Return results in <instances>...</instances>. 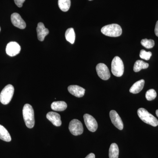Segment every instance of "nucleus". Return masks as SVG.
<instances>
[{
    "label": "nucleus",
    "mask_w": 158,
    "mask_h": 158,
    "mask_svg": "<svg viewBox=\"0 0 158 158\" xmlns=\"http://www.w3.org/2000/svg\"><path fill=\"white\" fill-rule=\"evenodd\" d=\"M155 33L156 36L158 37V21H157L156 23L155 29Z\"/></svg>",
    "instance_id": "nucleus-26"
},
{
    "label": "nucleus",
    "mask_w": 158,
    "mask_h": 158,
    "mask_svg": "<svg viewBox=\"0 0 158 158\" xmlns=\"http://www.w3.org/2000/svg\"><path fill=\"white\" fill-rule=\"evenodd\" d=\"M95 155L93 153H91L89 154V155H88L85 158H95Z\"/></svg>",
    "instance_id": "nucleus-27"
},
{
    "label": "nucleus",
    "mask_w": 158,
    "mask_h": 158,
    "mask_svg": "<svg viewBox=\"0 0 158 158\" xmlns=\"http://www.w3.org/2000/svg\"><path fill=\"white\" fill-rule=\"evenodd\" d=\"M67 107V104L64 101L54 102L51 105L52 110L56 111H63Z\"/></svg>",
    "instance_id": "nucleus-16"
},
{
    "label": "nucleus",
    "mask_w": 158,
    "mask_h": 158,
    "mask_svg": "<svg viewBox=\"0 0 158 158\" xmlns=\"http://www.w3.org/2000/svg\"><path fill=\"white\" fill-rule=\"evenodd\" d=\"M156 96L157 94L156 90L152 89L148 90L145 94V97L148 101H152L155 99Z\"/></svg>",
    "instance_id": "nucleus-23"
},
{
    "label": "nucleus",
    "mask_w": 158,
    "mask_h": 158,
    "mask_svg": "<svg viewBox=\"0 0 158 158\" xmlns=\"http://www.w3.org/2000/svg\"><path fill=\"white\" fill-rule=\"evenodd\" d=\"M152 56V53L151 52H146L144 50H141L140 52V58L144 60H149Z\"/></svg>",
    "instance_id": "nucleus-24"
},
{
    "label": "nucleus",
    "mask_w": 158,
    "mask_h": 158,
    "mask_svg": "<svg viewBox=\"0 0 158 158\" xmlns=\"http://www.w3.org/2000/svg\"><path fill=\"white\" fill-rule=\"evenodd\" d=\"M84 121L87 128L90 131H96L98 127L97 122L93 116L88 114H85L84 116Z\"/></svg>",
    "instance_id": "nucleus-8"
},
{
    "label": "nucleus",
    "mask_w": 158,
    "mask_h": 158,
    "mask_svg": "<svg viewBox=\"0 0 158 158\" xmlns=\"http://www.w3.org/2000/svg\"><path fill=\"white\" fill-rule=\"evenodd\" d=\"M37 38L38 40L40 41H44L46 36H47L49 33L48 29L44 27L43 23H39L37 24Z\"/></svg>",
    "instance_id": "nucleus-12"
},
{
    "label": "nucleus",
    "mask_w": 158,
    "mask_h": 158,
    "mask_svg": "<svg viewBox=\"0 0 158 158\" xmlns=\"http://www.w3.org/2000/svg\"><path fill=\"white\" fill-rule=\"evenodd\" d=\"M1 27H0V31H1Z\"/></svg>",
    "instance_id": "nucleus-29"
},
{
    "label": "nucleus",
    "mask_w": 158,
    "mask_h": 158,
    "mask_svg": "<svg viewBox=\"0 0 158 158\" xmlns=\"http://www.w3.org/2000/svg\"><path fill=\"white\" fill-rule=\"evenodd\" d=\"M110 116L113 124L118 129H123V123L117 112L115 110H111L110 112Z\"/></svg>",
    "instance_id": "nucleus-10"
},
{
    "label": "nucleus",
    "mask_w": 158,
    "mask_h": 158,
    "mask_svg": "<svg viewBox=\"0 0 158 158\" xmlns=\"http://www.w3.org/2000/svg\"><path fill=\"white\" fill-rule=\"evenodd\" d=\"M59 8L62 11L66 12L69 10L71 6L70 0H58Z\"/></svg>",
    "instance_id": "nucleus-21"
},
{
    "label": "nucleus",
    "mask_w": 158,
    "mask_h": 158,
    "mask_svg": "<svg viewBox=\"0 0 158 158\" xmlns=\"http://www.w3.org/2000/svg\"><path fill=\"white\" fill-rule=\"evenodd\" d=\"M65 39L72 44L74 43L75 40V33L73 28H70L66 30L65 33Z\"/></svg>",
    "instance_id": "nucleus-20"
},
{
    "label": "nucleus",
    "mask_w": 158,
    "mask_h": 158,
    "mask_svg": "<svg viewBox=\"0 0 158 158\" xmlns=\"http://www.w3.org/2000/svg\"><path fill=\"white\" fill-rule=\"evenodd\" d=\"M11 19L12 24L20 29H24L26 27L25 22L22 18L21 16L17 13L11 14Z\"/></svg>",
    "instance_id": "nucleus-11"
},
{
    "label": "nucleus",
    "mask_w": 158,
    "mask_h": 158,
    "mask_svg": "<svg viewBox=\"0 0 158 158\" xmlns=\"http://www.w3.org/2000/svg\"><path fill=\"white\" fill-rule=\"evenodd\" d=\"M46 117L55 126L59 127L62 124L61 116L58 113L50 112L46 115Z\"/></svg>",
    "instance_id": "nucleus-14"
},
{
    "label": "nucleus",
    "mask_w": 158,
    "mask_h": 158,
    "mask_svg": "<svg viewBox=\"0 0 158 158\" xmlns=\"http://www.w3.org/2000/svg\"><path fill=\"white\" fill-rule=\"evenodd\" d=\"M148 66H149V64L148 63L144 62L142 60H137L135 63L133 69L135 72H138L141 69H145L148 68Z\"/></svg>",
    "instance_id": "nucleus-18"
},
{
    "label": "nucleus",
    "mask_w": 158,
    "mask_h": 158,
    "mask_svg": "<svg viewBox=\"0 0 158 158\" xmlns=\"http://www.w3.org/2000/svg\"><path fill=\"white\" fill-rule=\"evenodd\" d=\"M68 90L71 94L77 98H81L85 95V89L78 85H70L69 86Z\"/></svg>",
    "instance_id": "nucleus-13"
},
{
    "label": "nucleus",
    "mask_w": 158,
    "mask_h": 158,
    "mask_svg": "<svg viewBox=\"0 0 158 158\" xmlns=\"http://www.w3.org/2000/svg\"><path fill=\"white\" fill-rule=\"evenodd\" d=\"M25 1V0H14L15 3L19 8L22 7L23 4L24 2Z\"/></svg>",
    "instance_id": "nucleus-25"
},
{
    "label": "nucleus",
    "mask_w": 158,
    "mask_h": 158,
    "mask_svg": "<svg viewBox=\"0 0 158 158\" xmlns=\"http://www.w3.org/2000/svg\"><path fill=\"white\" fill-rule=\"evenodd\" d=\"M23 117L26 126L29 128H32L35 124L34 110L32 106L28 104L24 106L23 110Z\"/></svg>",
    "instance_id": "nucleus-1"
},
{
    "label": "nucleus",
    "mask_w": 158,
    "mask_h": 158,
    "mask_svg": "<svg viewBox=\"0 0 158 158\" xmlns=\"http://www.w3.org/2000/svg\"><path fill=\"white\" fill-rule=\"evenodd\" d=\"M101 32L104 35L111 37H118L122 33L121 27L117 24H112L103 27Z\"/></svg>",
    "instance_id": "nucleus-2"
},
{
    "label": "nucleus",
    "mask_w": 158,
    "mask_h": 158,
    "mask_svg": "<svg viewBox=\"0 0 158 158\" xmlns=\"http://www.w3.org/2000/svg\"><path fill=\"white\" fill-rule=\"evenodd\" d=\"M119 150L117 144L113 143L111 144L109 149V157L110 158H118Z\"/></svg>",
    "instance_id": "nucleus-19"
},
{
    "label": "nucleus",
    "mask_w": 158,
    "mask_h": 158,
    "mask_svg": "<svg viewBox=\"0 0 158 158\" xmlns=\"http://www.w3.org/2000/svg\"><path fill=\"white\" fill-rule=\"evenodd\" d=\"M144 80H141L136 82L130 88V92L134 94L139 93L144 88Z\"/></svg>",
    "instance_id": "nucleus-15"
},
{
    "label": "nucleus",
    "mask_w": 158,
    "mask_h": 158,
    "mask_svg": "<svg viewBox=\"0 0 158 158\" xmlns=\"http://www.w3.org/2000/svg\"><path fill=\"white\" fill-rule=\"evenodd\" d=\"M156 116L158 117V110L156 111Z\"/></svg>",
    "instance_id": "nucleus-28"
},
{
    "label": "nucleus",
    "mask_w": 158,
    "mask_h": 158,
    "mask_svg": "<svg viewBox=\"0 0 158 158\" xmlns=\"http://www.w3.org/2000/svg\"><path fill=\"white\" fill-rule=\"evenodd\" d=\"M97 73L99 77L102 80L106 81L110 78V70L106 65L104 63H99L96 67Z\"/></svg>",
    "instance_id": "nucleus-7"
},
{
    "label": "nucleus",
    "mask_w": 158,
    "mask_h": 158,
    "mask_svg": "<svg viewBox=\"0 0 158 158\" xmlns=\"http://www.w3.org/2000/svg\"><path fill=\"white\" fill-rule=\"evenodd\" d=\"M111 71L114 76L120 77L124 73V65L122 59L118 56L114 57L111 64Z\"/></svg>",
    "instance_id": "nucleus-5"
},
{
    "label": "nucleus",
    "mask_w": 158,
    "mask_h": 158,
    "mask_svg": "<svg viewBox=\"0 0 158 158\" xmlns=\"http://www.w3.org/2000/svg\"><path fill=\"white\" fill-rule=\"evenodd\" d=\"M141 45L147 49L152 48L155 45V42L153 40L144 39L141 41Z\"/></svg>",
    "instance_id": "nucleus-22"
},
{
    "label": "nucleus",
    "mask_w": 158,
    "mask_h": 158,
    "mask_svg": "<svg viewBox=\"0 0 158 158\" xmlns=\"http://www.w3.org/2000/svg\"><path fill=\"white\" fill-rule=\"evenodd\" d=\"M14 93V88L12 85L6 86L0 93V102L3 105H7L11 101Z\"/></svg>",
    "instance_id": "nucleus-4"
},
{
    "label": "nucleus",
    "mask_w": 158,
    "mask_h": 158,
    "mask_svg": "<svg viewBox=\"0 0 158 158\" xmlns=\"http://www.w3.org/2000/svg\"><path fill=\"white\" fill-rule=\"evenodd\" d=\"M69 129L71 133L75 136L82 135L84 131L83 124L77 119H73L70 121Z\"/></svg>",
    "instance_id": "nucleus-6"
},
{
    "label": "nucleus",
    "mask_w": 158,
    "mask_h": 158,
    "mask_svg": "<svg viewBox=\"0 0 158 158\" xmlns=\"http://www.w3.org/2000/svg\"><path fill=\"white\" fill-rule=\"evenodd\" d=\"M21 47L17 42L11 41L8 44L6 48L7 55L11 57L15 56L19 53Z\"/></svg>",
    "instance_id": "nucleus-9"
},
{
    "label": "nucleus",
    "mask_w": 158,
    "mask_h": 158,
    "mask_svg": "<svg viewBox=\"0 0 158 158\" xmlns=\"http://www.w3.org/2000/svg\"><path fill=\"white\" fill-rule=\"evenodd\" d=\"M138 114L139 118L145 123L153 127H156L158 125L157 119L144 108L138 109Z\"/></svg>",
    "instance_id": "nucleus-3"
},
{
    "label": "nucleus",
    "mask_w": 158,
    "mask_h": 158,
    "mask_svg": "<svg viewBox=\"0 0 158 158\" xmlns=\"http://www.w3.org/2000/svg\"><path fill=\"white\" fill-rule=\"evenodd\" d=\"M0 139L3 141L9 142L11 141V137L6 128L0 124Z\"/></svg>",
    "instance_id": "nucleus-17"
},
{
    "label": "nucleus",
    "mask_w": 158,
    "mask_h": 158,
    "mask_svg": "<svg viewBox=\"0 0 158 158\" xmlns=\"http://www.w3.org/2000/svg\"><path fill=\"white\" fill-rule=\"evenodd\" d=\"M89 1H92V0H89Z\"/></svg>",
    "instance_id": "nucleus-30"
}]
</instances>
